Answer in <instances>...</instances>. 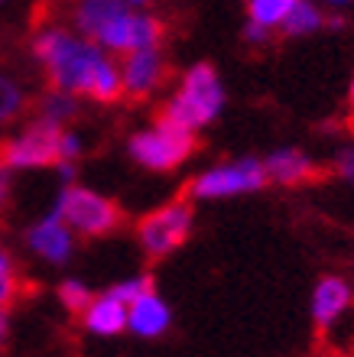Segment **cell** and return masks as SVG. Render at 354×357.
I'll use <instances>...</instances> for the list:
<instances>
[{
	"label": "cell",
	"mask_w": 354,
	"mask_h": 357,
	"mask_svg": "<svg viewBox=\"0 0 354 357\" xmlns=\"http://www.w3.org/2000/svg\"><path fill=\"white\" fill-rule=\"evenodd\" d=\"M33 56L46 66V75L56 91L66 94H88L94 72L104 62L98 46L78 43L66 29H46L33 39Z\"/></svg>",
	"instance_id": "6da1fadb"
},
{
	"label": "cell",
	"mask_w": 354,
	"mask_h": 357,
	"mask_svg": "<svg viewBox=\"0 0 354 357\" xmlns=\"http://www.w3.org/2000/svg\"><path fill=\"white\" fill-rule=\"evenodd\" d=\"M221 104H224V91H221L218 75H214V68L196 66V68H189L179 94L159 111V121H169V123H176V127H182V130L196 133L198 127H205L208 121L218 117Z\"/></svg>",
	"instance_id": "7a4b0ae2"
},
{
	"label": "cell",
	"mask_w": 354,
	"mask_h": 357,
	"mask_svg": "<svg viewBox=\"0 0 354 357\" xmlns=\"http://www.w3.org/2000/svg\"><path fill=\"white\" fill-rule=\"evenodd\" d=\"M78 156V140L59 123L36 121L23 137L0 143V166H62Z\"/></svg>",
	"instance_id": "3957f363"
},
{
	"label": "cell",
	"mask_w": 354,
	"mask_h": 357,
	"mask_svg": "<svg viewBox=\"0 0 354 357\" xmlns=\"http://www.w3.org/2000/svg\"><path fill=\"white\" fill-rule=\"evenodd\" d=\"M56 215L68 227H75V231H82L88 237L114 234L124 225V211L117 208V202L98 195V192H88V188H75V185L62 192Z\"/></svg>",
	"instance_id": "277c9868"
},
{
	"label": "cell",
	"mask_w": 354,
	"mask_h": 357,
	"mask_svg": "<svg viewBox=\"0 0 354 357\" xmlns=\"http://www.w3.org/2000/svg\"><path fill=\"white\" fill-rule=\"evenodd\" d=\"M192 150H196V133L182 130V127H176V123H169V121H159V117H156V130L137 133L131 140L133 160L156 172L176 169Z\"/></svg>",
	"instance_id": "5b68a950"
},
{
	"label": "cell",
	"mask_w": 354,
	"mask_h": 357,
	"mask_svg": "<svg viewBox=\"0 0 354 357\" xmlns=\"http://www.w3.org/2000/svg\"><path fill=\"white\" fill-rule=\"evenodd\" d=\"M189 231H192V205L182 202V198L166 208H159V211H153V215H147L137 225V237H140L147 257H153V260L172 254L189 237Z\"/></svg>",
	"instance_id": "8992f818"
},
{
	"label": "cell",
	"mask_w": 354,
	"mask_h": 357,
	"mask_svg": "<svg viewBox=\"0 0 354 357\" xmlns=\"http://www.w3.org/2000/svg\"><path fill=\"white\" fill-rule=\"evenodd\" d=\"M267 166L257 160H241V162H228V166H214L205 176H198L189 185V195L196 198H228V195H241V192H257L267 182Z\"/></svg>",
	"instance_id": "52a82bcc"
},
{
	"label": "cell",
	"mask_w": 354,
	"mask_h": 357,
	"mask_svg": "<svg viewBox=\"0 0 354 357\" xmlns=\"http://www.w3.org/2000/svg\"><path fill=\"white\" fill-rule=\"evenodd\" d=\"M121 72H124V91L131 94L133 101H143V98L163 82L166 66H163L159 49L153 46V49H137V52H131Z\"/></svg>",
	"instance_id": "ba28073f"
},
{
	"label": "cell",
	"mask_w": 354,
	"mask_h": 357,
	"mask_svg": "<svg viewBox=\"0 0 354 357\" xmlns=\"http://www.w3.org/2000/svg\"><path fill=\"white\" fill-rule=\"evenodd\" d=\"M351 305V286L341 276H325L312 292V319L318 328H332L338 319H345Z\"/></svg>",
	"instance_id": "9c48e42d"
},
{
	"label": "cell",
	"mask_w": 354,
	"mask_h": 357,
	"mask_svg": "<svg viewBox=\"0 0 354 357\" xmlns=\"http://www.w3.org/2000/svg\"><path fill=\"white\" fill-rule=\"evenodd\" d=\"M29 247H33L39 257L62 264V260L68 257V250H72V234H68L66 221H62L59 215L46 218L43 225H36L33 231H29Z\"/></svg>",
	"instance_id": "30bf717a"
},
{
	"label": "cell",
	"mask_w": 354,
	"mask_h": 357,
	"mask_svg": "<svg viewBox=\"0 0 354 357\" xmlns=\"http://www.w3.org/2000/svg\"><path fill=\"white\" fill-rule=\"evenodd\" d=\"M127 321H131V328L137 331V335H143V338H156V335H163V331L169 328V309L156 292H143L137 302H131V315H127Z\"/></svg>",
	"instance_id": "8fae6325"
},
{
	"label": "cell",
	"mask_w": 354,
	"mask_h": 357,
	"mask_svg": "<svg viewBox=\"0 0 354 357\" xmlns=\"http://www.w3.org/2000/svg\"><path fill=\"white\" fill-rule=\"evenodd\" d=\"M127 309L131 305H124L121 299H114L111 292L108 296H98V299H91V305L84 309V325L91 331H98V335H117V331H124L131 321H127Z\"/></svg>",
	"instance_id": "7c38bea8"
},
{
	"label": "cell",
	"mask_w": 354,
	"mask_h": 357,
	"mask_svg": "<svg viewBox=\"0 0 354 357\" xmlns=\"http://www.w3.org/2000/svg\"><path fill=\"white\" fill-rule=\"evenodd\" d=\"M127 13V0H78L75 20L82 33H88L91 39H98L104 33V26H111L117 17Z\"/></svg>",
	"instance_id": "4fadbf2b"
},
{
	"label": "cell",
	"mask_w": 354,
	"mask_h": 357,
	"mask_svg": "<svg viewBox=\"0 0 354 357\" xmlns=\"http://www.w3.org/2000/svg\"><path fill=\"white\" fill-rule=\"evenodd\" d=\"M263 166H267V176L280 185H296V182H306L312 176V162L299 150H276Z\"/></svg>",
	"instance_id": "5bb4252c"
},
{
	"label": "cell",
	"mask_w": 354,
	"mask_h": 357,
	"mask_svg": "<svg viewBox=\"0 0 354 357\" xmlns=\"http://www.w3.org/2000/svg\"><path fill=\"white\" fill-rule=\"evenodd\" d=\"M94 98V101H101V104H114V101H121V94L124 91V72L114 62H108L104 59L101 66H98V72H94V82H91V91H88Z\"/></svg>",
	"instance_id": "9a60e30c"
},
{
	"label": "cell",
	"mask_w": 354,
	"mask_h": 357,
	"mask_svg": "<svg viewBox=\"0 0 354 357\" xmlns=\"http://www.w3.org/2000/svg\"><path fill=\"white\" fill-rule=\"evenodd\" d=\"M293 7H296V0H251V20L267 29L283 26Z\"/></svg>",
	"instance_id": "2e32d148"
},
{
	"label": "cell",
	"mask_w": 354,
	"mask_h": 357,
	"mask_svg": "<svg viewBox=\"0 0 354 357\" xmlns=\"http://www.w3.org/2000/svg\"><path fill=\"white\" fill-rule=\"evenodd\" d=\"M318 26H322V13L309 0H296V7L289 10L286 23H283V29H286L289 36H306V33H312Z\"/></svg>",
	"instance_id": "e0dca14e"
},
{
	"label": "cell",
	"mask_w": 354,
	"mask_h": 357,
	"mask_svg": "<svg viewBox=\"0 0 354 357\" xmlns=\"http://www.w3.org/2000/svg\"><path fill=\"white\" fill-rule=\"evenodd\" d=\"M23 111H27V98H23L20 85L0 72V127L23 117Z\"/></svg>",
	"instance_id": "ac0fdd59"
},
{
	"label": "cell",
	"mask_w": 354,
	"mask_h": 357,
	"mask_svg": "<svg viewBox=\"0 0 354 357\" xmlns=\"http://www.w3.org/2000/svg\"><path fill=\"white\" fill-rule=\"evenodd\" d=\"M36 107H39V121L59 123V127L75 117V101H72V94H66V91H49Z\"/></svg>",
	"instance_id": "d6986e66"
},
{
	"label": "cell",
	"mask_w": 354,
	"mask_h": 357,
	"mask_svg": "<svg viewBox=\"0 0 354 357\" xmlns=\"http://www.w3.org/2000/svg\"><path fill=\"white\" fill-rule=\"evenodd\" d=\"M20 296H27V286L13 270H0V309L7 312Z\"/></svg>",
	"instance_id": "ffe728a7"
},
{
	"label": "cell",
	"mask_w": 354,
	"mask_h": 357,
	"mask_svg": "<svg viewBox=\"0 0 354 357\" xmlns=\"http://www.w3.org/2000/svg\"><path fill=\"white\" fill-rule=\"evenodd\" d=\"M59 299L66 302L72 312H84L88 305H91V292L84 289L82 282H75V280H66L62 286H59Z\"/></svg>",
	"instance_id": "44dd1931"
},
{
	"label": "cell",
	"mask_w": 354,
	"mask_h": 357,
	"mask_svg": "<svg viewBox=\"0 0 354 357\" xmlns=\"http://www.w3.org/2000/svg\"><path fill=\"white\" fill-rule=\"evenodd\" d=\"M143 292H153V280L149 276H140V280H131V282H121V286H114L111 296L114 299H121L124 305H131L143 296Z\"/></svg>",
	"instance_id": "7402d4cb"
},
{
	"label": "cell",
	"mask_w": 354,
	"mask_h": 357,
	"mask_svg": "<svg viewBox=\"0 0 354 357\" xmlns=\"http://www.w3.org/2000/svg\"><path fill=\"white\" fill-rule=\"evenodd\" d=\"M338 176L345 182H354V146L341 150V156H338Z\"/></svg>",
	"instance_id": "603a6c76"
},
{
	"label": "cell",
	"mask_w": 354,
	"mask_h": 357,
	"mask_svg": "<svg viewBox=\"0 0 354 357\" xmlns=\"http://www.w3.org/2000/svg\"><path fill=\"white\" fill-rule=\"evenodd\" d=\"M244 36H247V43H257V46H260V43H267V36H270V29L267 26H260V23H247V29H244Z\"/></svg>",
	"instance_id": "cb8c5ba5"
},
{
	"label": "cell",
	"mask_w": 354,
	"mask_h": 357,
	"mask_svg": "<svg viewBox=\"0 0 354 357\" xmlns=\"http://www.w3.org/2000/svg\"><path fill=\"white\" fill-rule=\"evenodd\" d=\"M7 192H10V178H7V169L0 166V205L7 202Z\"/></svg>",
	"instance_id": "d4e9b609"
},
{
	"label": "cell",
	"mask_w": 354,
	"mask_h": 357,
	"mask_svg": "<svg viewBox=\"0 0 354 357\" xmlns=\"http://www.w3.org/2000/svg\"><path fill=\"white\" fill-rule=\"evenodd\" d=\"M3 335H7V315L0 309V344H3Z\"/></svg>",
	"instance_id": "484cf974"
},
{
	"label": "cell",
	"mask_w": 354,
	"mask_h": 357,
	"mask_svg": "<svg viewBox=\"0 0 354 357\" xmlns=\"http://www.w3.org/2000/svg\"><path fill=\"white\" fill-rule=\"evenodd\" d=\"M0 270H13V266H10V260H7V254H3V250H0Z\"/></svg>",
	"instance_id": "4316f807"
},
{
	"label": "cell",
	"mask_w": 354,
	"mask_h": 357,
	"mask_svg": "<svg viewBox=\"0 0 354 357\" xmlns=\"http://www.w3.org/2000/svg\"><path fill=\"white\" fill-rule=\"evenodd\" d=\"M127 3H147V0H127Z\"/></svg>",
	"instance_id": "83f0119b"
},
{
	"label": "cell",
	"mask_w": 354,
	"mask_h": 357,
	"mask_svg": "<svg viewBox=\"0 0 354 357\" xmlns=\"http://www.w3.org/2000/svg\"><path fill=\"white\" fill-rule=\"evenodd\" d=\"M351 104H354V85H351Z\"/></svg>",
	"instance_id": "f1b7e54d"
},
{
	"label": "cell",
	"mask_w": 354,
	"mask_h": 357,
	"mask_svg": "<svg viewBox=\"0 0 354 357\" xmlns=\"http://www.w3.org/2000/svg\"><path fill=\"white\" fill-rule=\"evenodd\" d=\"M332 3H345V0H332Z\"/></svg>",
	"instance_id": "f546056e"
}]
</instances>
